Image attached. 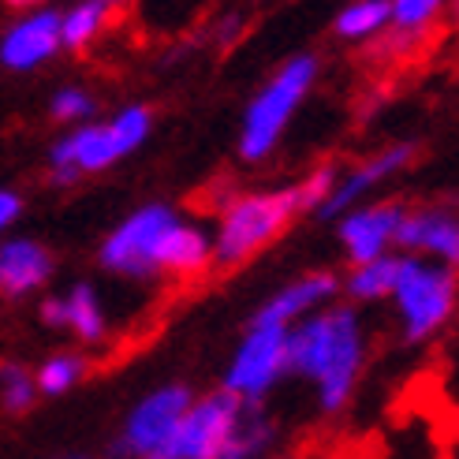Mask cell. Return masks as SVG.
<instances>
[{
  "label": "cell",
  "instance_id": "4",
  "mask_svg": "<svg viewBox=\"0 0 459 459\" xmlns=\"http://www.w3.org/2000/svg\"><path fill=\"white\" fill-rule=\"evenodd\" d=\"M388 299L396 303L400 314V329L407 343H422L437 336L455 307H459V273L419 258V255H403L400 258V277Z\"/></svg>",
  "mask_w": 459,
  "mask_h": 459
},
{
  "label": "cell",
  "instance_id": "24",
  "mask_svg": "<svg viewBox=\"0 0 459 459\" xmlns=\"http://www.w3.org/2000/svg\"><path fill=\"white\" fill-rule=\"evenodd\" d=\"M34 377L22 370L19 362H4L0 366V403H4L12 415H19V411H27L34 403Z\"/></svg>",
  "mask_w": 459,
  "mask_h": 459
},
{
  "label": "cell",
  "instance_id": "8",
  "mask_svg": "<svg viewBox=\"0 0 459 459\" xmlns=\"http://www.w3.org/2000/svg\"><path fill=\"white\" fill-rule=\"evenodd\" d=\"M176 221H179L176 210H169V205H160V202L134 210L117 232L101 243V265L108 273L131 277V281L157 277V247H160V236H165Z\"/></svg>",
  "mask_w": 459,
  "mask_h": 459
},
{
  "label": "cell",
  "instance_id": "3",
  "mask_svg": "<svg viewBox=\"0 0 459 459\" xmlns=\"http://www.w3.org/2000/svg\"><path fill=\"white\" fill-rule=\"evenodd\" d=\"M321 60L314 53H299L281 64V72L273 75L255 101L243 112V131H239V157L243 160H265L273 153V146L281 143L284 127L291 124V117L299 112L303 98L310 94V86L317 82Z\"/></svg>",
  "mask_w": 459,
  "mask_h": 459
},
{
  "label": "cell",
  "instance_id": "7",
  "mask_svg": "<svg viewBox=\"0 0 459 459\" xmlns=\"http://www.w3.org/2000/svg\"><path fill=\"white\" fill-rule=\"evenodd\" d=\"M288 374V329L281 325H247V336L224 370V393L239 400H265L269 388Z\"/></svg>",
  "mask_w": 459,
  "mask_h": 459
},
{
  "label": "cell",
  "instance_id": "26",
  "mask_svg": "<svg viewBox=\"0 0 459 459\" xmlns=\"http://www.w3.org/2000/svg\"><path fill=\"white\" fill-rule=\"evenodd\" d=\"M19 210H22L19 195H12V191H0V228H8V224L19 217Z\"/></svg>",
  "mask_w": 459,
  "mask_h": 459
},
{
  "label": "cell",
  "instance_id": "11",
  "mask_svg": "<svg viewBox=\"0 0 459 459\" xmlns=\"http://www.w3.org/2000/svg\"><path fill=\"white\" fill-rule=\"evenodd\" d=\"M407 213V202L385 198L370 205H351L340 221V243L348 250L351 265H366L381 255H388V247L396 243V228Z\"/></svg>",
  "mask_w": 459,
  "mask_h": 459
},
{
  "label": "cell",
  "instance_id": "9",
  "mask_svg": "<svg viewBox=\"0 0 459 459\" xmlns=\"http://www.w3.org/2000/svg\"><path fill=\"white\" fill-rule=\"evenodd\" d=\"M195 403L191 385H160L150 396H143L134 403V411L124 422L120 441L112 445V455L117 459H150L160 445L172 437L176 422L183 419V411Z\"/></svg>",
  "mask_w": 459,
  "mask_h": 459
},
{
  "label": "cell",
  "instance_id": "29",
  "mask_svg": "<svg viewBox=\"0 0 459 459\" xmlns=\"http://www.w3.org/2000/svg\"><path fill=\"white\" fill-rule=\"evenodd\" d=\"M452 12H455V22H459V0H452Z\"/></svg>",
  "mask_w": 459,
  "mask_h": 459
},
{
  "label": "cell",
  "instance_id": "16",
  "mask_svg": "<svg viewBox=\"0 0 459 459\" xmlns=\"http://www.w3.org/2000/svg\"><path fill=\"white\" fill-rule=\"evenodd\" d=\"M53 277V255L41 243L30 239H8L0 247V291L4 295H27Z\"/></svg>",
  "mask_w": 459,
  "mask_h": 459
},
{
  "label": "cell",
  "instance_id": "14",
  "mask_svg": "<svg viewBox=\"0 0 459 459\" xmlns=\"http://www.w3.org/2000/svg\"><path fill=\"white\" fill-rule=\"evenodd\" d=\"M60 49V15L41 8L27 19H19L15 27L0 41V60H4L12 72H30L41 60H49Z\"/></svg>",
  "mask_w": 459,
  "mask_h": 459
},
{
  "label": "cell",
  "instance_id": "25",
  "mask_svg": "<svg viewBox=\"0 0 459 459\" xmlns=\"http://www.w3.org/2000/svg\"><path fill=\"white\" fill-rule=\"evenodd\" d=\"M53 117L60 124H75V120H90L94 117V98L86 90H60L53 98Z\"/></svg>",
  "mask_w": 459,
  "mask_h": 459
},
{
  "label": "cell",
  "instance_id": "2",
  "mask_svg": "<svg viewBox=\"0 0 459 459\" xmlns=\"http://www.w3.org/2000/svg\"><path fill=\"white\" fill-rule=\"evenodd\" d=\"M303 213H310L303 179L277 191H255V195L232 198L224 205L217 236H213V265L221 269L247 265L269 243H277Z\"/></svg>",
  "mask_w": 459,
  "mask_h": 459
},
{
  "label": "cell",
  "instance_id": "19",
  "mask_svg": "<svg viewBox=\"0 0 459 459\" xmlns=\"http://www.w3.org/2000/svg\"><path fill=\"white\" fill-rule=\"evenodd\" d=\"M400 258L403 255H381L366 265H355L351 277L343 281V291H348V299L355 303H381L393 295L396 288V277H400Z\"/></svg>",
  "mask_w": 459,
  "mask_h": 459
},
{
  "label": "cell",
  "instance_id": "17",
  "mask_svg": "<svg viewBox=\"0 0 459 459\" xmlns=\"http://www.w3.org/2000/svg\"><path fill=\"white\" fill-rule=\"evenodd\" d=\"M213 262V239L202 232L198 224L176 221L157 247V273H176V277H191Z\"/></svg>",
  "mask_w": 459,
  "mask_h": 459
},
{
  "label": "cell",
  "instance_id": "30",
  "mask_svg": "<svg viewBox=\"0 0 459 459\" xmlns=\"http://www.w3.org/2000/svg\"><path fill=\"white\" fill-rule=\"evenodd\" d=\"M265 459H295V455H265Z\"/></svg>",
  "mask_w": 459,
  "mask_h": 459
},
{
  "label": "cell",
  "instance_id": "5",
  "mask_svg": "<svg viewBox=\"0 0 459 459\" xmlns=\"http://www.w3.org/2000/svg\"><path fill=\"white\" fill-rule=\"evenodd\" d=\"M153 127V112L146 105H131L117 112L108 124H90L53 146V179L60 187L75 183L82 172H101L108 165H117L120 157L131 150H139L146 143V134Z\"/></svg>",
  "mask_w": 459,
  "mask_h": 459
},
{
  "label": "cell",
  "instance_id": "31",
  "mask_svg": "<svg viewBox=\"0 0 459 459\" xmlns=\"http://www.w3.org/2000/svg\"><path fill=\"white\" fill-rule=\"evenodd\" d=\"M67 459H86V455H67Z\"/></svg>",
  "mask_w": 459,
  "mask_h": 459
},
{
  "label": "cell",
  "instance_id": "22",
  "mask_svg": "<svg viewBox=\"0 0 459 459\" xmlns=\"http://www.w3.org/2000/svg\"><path fill=\"white\" fill-rule=\"evenodd\" d=\"M445 0H393V22L388 30L407 38H426V27L441 15Z\"/></svg>",
  "mask_w": 459,
  "mask_h": 459
},
{
  "label": "cell",
  "instance_id": "28",
  "mask_svg": "<svg viewBox=\"0 0 459 459\" xmlns=\"http://www.w3.org/2000/svg\"><path fill=\"white\" fill-rule=\"evenodd\" d=\"M105 4H108V8H117V4H127V0H105Z\"/></svg>",
  "mask_w": 459,
  "mask_h": 459
},
{
  "label": "cell",
  "instance_id": "6",
  "mask_svg": "<svg viewBox=\"0 0 459 459\" xmlns=\"http://www.w3.org/2000/svg\"><path fill=\"white\" fill-rule=\"evenodd\" d=\"M239 415H243V400L224 393V388L213 396H202L183 411L172 437L150 459H217L221 445L228 441V433L239 422Z\"/></svg>",
  "mask_w": 459,
  "mask_h": 459
},
{
  "label": "cell",
  "instance_id": "18",
  "mask_svg": "<svg viewBox=\"0 0 459 459\" xmlns=\"http://www.w3.org/2000/svg\"><path fill=\"white\" fill-rule=\"evenodd\" d=\"M277 448V422L265 411V400H243V415L221 445L217 459H265Z\"/></svg>",
  "mask_w": 459,
  "mask_h": 459
},
{
  "label": "cell",
  "instance_id": "10",
  "mask_svg": "<svg viewBox=\"0 0 459 459\" xmlns=\"http://www.w3.org/2000/svg\"><path fill=\"white\" fill-rule=\"evenodd\" d=\"M393 247H400V255H419L459 273V205L426 202L415 205V210L407 205Z\"/></svg>",
  "mask_w": 459,
  "mask_h": 459
},
{
  "label": "cell",
  "instance_id": "13",
  "mask_svg": "<svg viewBox=\"0 0 459 459\" xmlns=\"http://www.w3.org/2000/svg\"><path fill=\"white\" fill-rule=\"evenodd\" d=\"M340 295V277L336 273H307V277L284 284L277 295H269V299L258 307V314L250 317L255 325H281V329H291L295 321L310 317L314 310L329 307L333 299Z\"/></svg>",
  "mask_w": 459,
  "mask_h": 459
},
{
  "label": "cell",
  "instance_id": "15",
  "mask_svg": "<svg viewBox=\"0 0 459 459\" xmlns=\"http://www.w3.org/2000/svg\"><path fill=\"white\" fill-rule=\"evenodd\" d=\"M41 321L45 325H56V329H72L86 343L105 340V314L98 303V291L90 284H75L64 299H45Z\"/></svg>",
  "mask_w": 459,
  "mask_h": 459
},
{
  "label": "cell",
  "instance_id": "21",
  "mask_svg": "<svg viewBox=\"0 0 459 459\" xmlns=\"http://www.w3.org/2000/svg\"><path fill=\"white\" fill-rule=\"evenodd\" d=\"M105 19H108L105 0H82L67 15H60V45L64 49H86L101 34Z\"/></svg>",
  "mask_w": 459,
  "mask_h": 459
},
{
  "label": "cell",
  "instance_id": "12",
  "mask_svg": "<svg viewBox=\"0 0 459 459\" xmlns=\"http://www.w3.org/2000/svg\"><path fill=\"white\" fill-rule=\"evenodd\" d=\"M415 157H419V146H415V143H393V146L377 150L374 157H366L359 169H351L348 176L336 179L333 195L325 198V205H321L314 217H321V221L343 217V213L351 210V205H359V198H366L374 187H381V183H388L393 176H400Z\"/></svg>",
  "mask_w": 459,
  "mask_h": 459
},
{
  "label": "cell",
  "instance_id": "27",
  "mask_svg": "<svg viewBox=\"0 0 459 459\" xmlns=\"http://www.w3.org/2000/svg\"><path fill=\"white\" fill-rule=\"evenodd\" d=\"M12 8H38V4H45V0H8Z\"/></svg>",
  "mask_w": 459,
  "mask_h": 459
},
{
  "label": "cell",
  "instance_id": "1",
  "mask_svg": "<svg viewBox=\"0 0 459 459\" xmlns=\"http://www.w3.org/2000/svg\"><path fill=\"white\" fill-rule=\"evenodd\" d=\"M366 366V329L355 307H321L288 329V374L317 385V407L340 415Z\"/></svg>",
  "mask_w": 459,
  "mask_h": 459
},
{
  "label": "cell",
  "instance_id": "23",
  "mask_svg": "<svg viewBox=\"0 0 459 459\" xmlns=\"http://www.w3.org/2000/svg\"><path fill=\"white\" fill-rule=\"evenodd\" d=\"M82 374H86V359H79V355H53V359L41 362L34 385L41 388L45 396H60L72 385H79Z\"/></svg>",
  "mask_w": 459,
  "mask_h": 459
},
{
  "label": "cell",
  "instance_id": "20",
  "mask_svg": "<svg viewBox=\"0 0 459 459\" xmlns=\"http://www.w3.org/2000/svg\"><path fill=\"white\" fill-rule=\"evenodd\" d=\"M393 22V0H351L333 22L343 41H377Z\"/></svg>",
  "mask_w": 459,
  "mask_h": 459
}]
</instances>
